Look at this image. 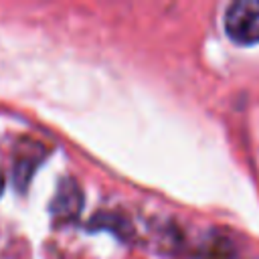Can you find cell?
I'll return each instance as SVG.
<instances>
[{
  "label": "cell",
  "instance_id": "1",
  "mask_svg": "<svg viewBox=\"0 0 259 259\" xmlns=\"http://www.w3.org/2000/svg\"><path fill=\"white\" fill-rule=\"evenodd\" d=\"M225 30L239 45L259 42V0L233 2L225 12Z\"/></svg>",
  "mask_w": 259,
  "mask_h": 259
},
{
  "label": "cell",
  "instance_id": "2",
  "mask_svg": "<svg viewBox=\"0 0 259 259\" xmlns=\"http://www.w3.org/2000/svg\"><path fill=\"white\" fill-rule=\"evenodd\" d=\"M81 204H83V196H81V190H79L77 182L71 180V178L61 180V184L57 188V194L53 198V204H51V212H53L55 223L75 221L79 210H81Z\"/></svg>",
  "mask_w": 259,
  "mask_h": 259
},
{
  "label": "cell",
  "instance_id": "3",
  "mask_svg": "<svg viewBox=\"0 0 259 259\" xmlns=\"http://www.w3.org/2000/svg\"><path fill=\"white\" fill-rule=\"evenodd\" d=\"M196 259H233V247L231 241L223 235H210L206 237L196 251Z\"/></svg>",
  "mask_w": 259,
  "mask_h": 259
},
{
  "label": "cell",
  "instance_id": "4",
  "mask_svg": "<svg viewBox=\"0 0 259 259\" xmlns=\"http://www.w3.org/2000/svg\"><path fill=\"white\" fill-rule=\"evenodd\" d=\"M2 190H4V176H2V172H0V194H2Z\"/></svg>",
  "mask_w": 259,
  "mask_h": 259
}]
</instances>
